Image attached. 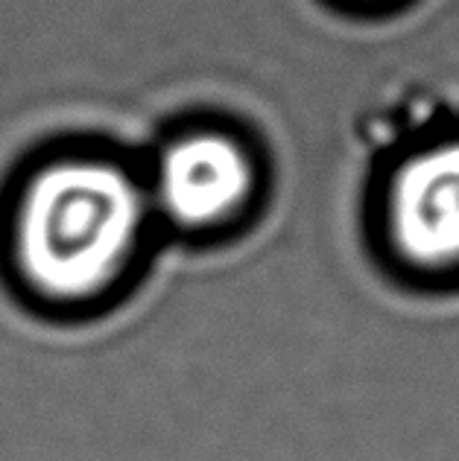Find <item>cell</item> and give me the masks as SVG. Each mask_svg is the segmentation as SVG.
<instances>
[{"mask_svg": "<svg viewBox=\"0 0 459 461\" xmlns=\"http://www.w3.org/2000/svg\"><path fill=\"white\" fill-rule=\"evenodd\" d=\"M141 196L120 169L68 161L30 181L15 213V260L44 295L96 293L132 249Z\"/></svg>", "mask_w": 459, "mask_h": 461, "instance_id": "cell-1", "label": "cell"}, {"mask_svg": "<svg viewBox=\"0 0 459 461\" xmlns=\"http://www.w3.org/2000/svg\"><path fill=\"white\" fill-rule=\"evenodd\" d=\"M390 216L407 258L427 266L459 260V143L418 155L401 169Z\"/></svg>", "mask_w": 459, "mask_h": 461, "instance_id": "cell-2", "label": "cell"}, {"mask_svg": "<svg viewBox=\"0 0 459 461\" xmlns=\"http://www.w3.org/2000/svg\"><path fill=\"white\" fill-rule=\"evenodd\" d=\"M249 190V164L232 140L197 135L167 149L159 173L161 204L185 225L232 213Z\"/></svg>", "mask_w": 459, "mask_h": 461, "instance_id": "cell-3", "label": "cell"}]
</instances>
